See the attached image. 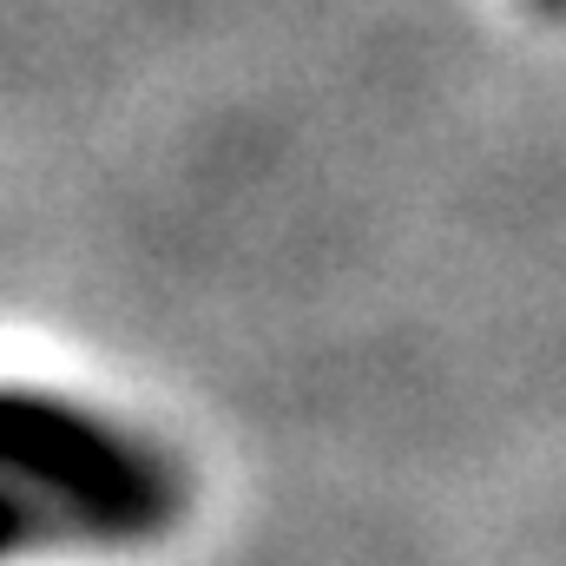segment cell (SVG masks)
I'll return each instance as SVG.
<instances>
[{"instance_id":"1","label":"cell","mask_w":566,"mask_h":566,"mask_svg":"<svg viewBox=\"0 0 566 566\" xmlns=\"http://www.w3.org/2000/svg\"><path fill=\"white\" fill-rule=\"evenodd\" d=\"M0 481L46 501L93 547L151 541L185 514V474L165 448L20 382H0Z\"/></svg>"},{"instance_id":"2","label":"cell","mask_w":566,"mask_h":566,"mask_svg":"<svg viewBox=\"0 0 566 566\" xmlns=\"http://www.w3.org/2000/svg\"><path fill=\"white\" fill-rule=\"evenodd\" d=\"M66 541H73V534H66V521H60L46 501H33L27 488L0 481V560L40 554V547H66Z\"/></svg>"}]
</instances>
